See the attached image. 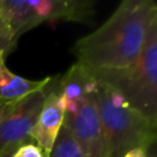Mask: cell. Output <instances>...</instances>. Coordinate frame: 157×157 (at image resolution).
I'll return each instance as SVG.
<instances>
[{
  "mask_svg": "<svg viewBox=\"0 0 157 157\" xmlns=\"http://www.w3.org/2000/svg\"><path fill=\"white\" fill-rule=\"evenodd\" d=\"M157 25L153 0H124L93 32L81 37L71 52L86 70H112L132 64Z\"/></svg>",
  "mask_w": 157,
  "mask_h": 157,
  "instance_id": "1",
  "label": "cell"
},
{
  "mask_svg": "<svg viewBox=\"0 0 157 157\" xmlns=\"http://www.w3.org/2000/svg\"><path fill=\"white\" fill-rule=\"evenodd\" d=\"M94 99L101 120L105 157H123L135 148L147 151L155 144L157 125L97 78H94Z\"/></svg>",
  "mask_w": 157,
  "mask_h": 157,
  "instance_id": "2",
  "label": "cell"
},
{
  "mask_svg": "<svg viewBox=\"0 0 157 157\" xmlns=\"http://www.w3.org/2000/svg\"><path fill=\"white\" fill-rule=\"evenodd\" d=\"M64 107V124L85 157H105L99 114L94 99V78L74 64L56 83Z\"/></svg>",
  "mask_w": 157,
  "mask_h": 157,
  "instance_id": "3",
  "label": "cell"
},
{
  "mask_svg": "<svg viewBox=\"0 0 157 157\" xmlns=\"http://www.w3.org/2000/svg\"><path fill=\"white\" fill-rule=\"evenodd\" d=\"M87 71L157 125V25L151 28L141 54L132 64L120 69Z\"/></svg>",
  "mask_w": 157,
  "mask_h": 157,
  "instance_id": "4",
  "label": "cell"
},
{
  "mask_svg": "<svg viewBox=\"0 0 157 157\" xmlns=\"http://www.w3.org/2000/svg\"><path fill=\"white\" fill-rule=\"evenodd\" d=\"M0 12L6 18L12 40L43 22H87L93 13L90 0H0Z\"/></svg>",
  "mask_w": 157,
  "mask_h": 157,
  "instance_id": "5",
  "label": "cell"
},
{
  "mask_svg": "<svg viewBox=\"0 0 157 157\" xmlns=\"http://www.w3.org/2000/svg\"><path fill=\"white\" fill-rule=\"evenodd\" d=\"M47 91L48 86L20 101L7 104V108L0 119V152L11 144H26L33 141L29 137V131L42 109Z\"/></svg>",
  "mask_w": 157,
  "mask_h": 157,
  "instance_id": "6",
  "label": "cell"
},
{
  "mask_svg": "<svg viewBox=\"0 0 157 157\" xmlns=\"http://www.w3.org/2000/svg\"><path fill=\"white\" fill-rule=\"evenodd\" d=\"M53 80V78H52ZM64 124V107L56 85H48V91L38 114V118L29 131V137L33 142L48 155L58 137V134Z\"/></svg>",
  "mask_w": 157,
  "mask_h": 157,
  "instance_id": "7",
  "label": "cell"
},
{
  "mask_svg": "<svg viewBox=\"0 0 157 157\" xmlns=\"http://www.w3.org/2000/svg\"><path fill=\"white\" fill-rule=\"evenodd\" d=\"M53 77L47 76L42 80H28L11 72L4 64L0 67V102L13 103L23 97L40 91L48 86Z\"/></svg>",
  "mask_w": 157,
  "mask_h": 157,
  "instance_id": "8",
  "label": "cell"
},
{
  "mask_svg": "<svg viewBox=\"0 0 157 157\" xmlns=\"http://www.w3.org/2000/svg\"><path fill=\"white\" fill-rule=\"evenodd\" d=\"M47 157H85V155L75 141L69 128L63 124L58 137Z\"/></svg>",
  "mask_w": 157,
  "mask_h": 157,
  "instance_id": "9",
  "label": "cell"
},
{
  "mask_svg": "<svg viewBox=\"0 0 157 157\" xmlns=\"http://www.w3.org/2000/svg\"><path fill=\"white\" fill-rule=\"evenodd\" d=\"M15 44L16 43L12 40L9 23L6 18L2 16V13L0 12V48L4 49L5 53H7L15 47Z\"/></svg>",
  "mask_w": 157,
  "mask_h": 157,
  "instance_id": "10",
  "label": "cell"
},
{
  "mask_svg": "<svg viewBox=\"0 0 157 157\" xmlns=\"http://www.w3.org/2000/svg\"><path fill=\"white\" fill-rule=\"evenodd\" d=\"M13 157H47V155L32 141L22 144L16 150Z\"/></svg>",
  "mask_w": 157,
  "mask_h": 157,
  "instance_id": "11",
  "label": "cell"
},
{
  "mask_svg": "<svg viewBox=\"0 0 157 157\" xmlns=\"http://www.w3.org/2000/svg\"><path fill=\"white\" fill-rule=\"evenodd\" d=\"M22 144H11L9 146H6L1 152H0V157H13L16 150L21 146Z\"/></svg>",
  "mask_w": 157,
  "mask_h": 157,
  "instance_id": "12",
  "label": "cell"
},
{
  "mask_svg": "<svg viewBox=\"0 0 157 157\" xmlns=\"http://www.w3.org/2000/svg\"><path fill=\"white\" fill-rule=\"evenodd\" d=\"M123 157H148V155H147V151H145V150L135 148V150L129 151V152H128L126 155H124Z\"/></svg>",
  "mask_w": 157,
  "mask_h": 157,
  "instance_id": "13",
  "label": "cell"
},
{
  "mask_svg": "<svg viewBox=\"0 0 157 157\" xmlns=\"http://www.w3.org/2000/svg\"><path fill=\"white\" fill-rule=\"evenodd\" d=\"M5 55H6L5 50L0 48V67H1V66L5 64Z\"/></svg>",
  "mask_w": 157,
  "mask_h": 157,
  "instance_id": "14",
  "label": "cell"
},
{
  "mask_svg": "<svg viewBox=\"0 0 157 157\" xmlns=\"http://www.w3.org/2000/svg\"><path fill=\"white\" fill-rule=\"evenodd\" d=\"M7 104H9V103H4V102H0V119H1V117L4 115V113H5L6 108H7Z\"/></svg>",
  "mask_w": 157,
  "mask_h": 157,
  "instance_id": "15",
  "label": "cell"
}]
</instances>
